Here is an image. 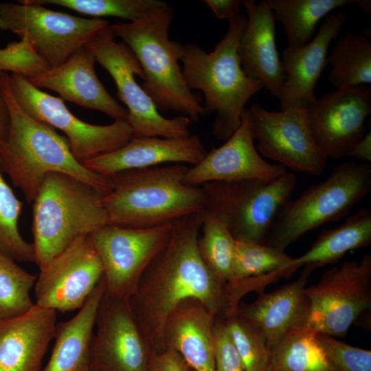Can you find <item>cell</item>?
Here are the masks:
<instances>
[{"label": "cell", "instance_id": "cell-1", "mask_svg": "<svg viewBox=\"0 0 371 371\" xmlns=\"http://www.w3.org/2000/svg\"><path fill=\"white\" fill-rule=\"evenodd\" d=\"M201 212L174 221L170 234L142 274L128 304L153 352L163 350V332L172 311L188 298L200 300L215 317L227 309L225 284L202 259L198 247Z\"/></svg>", "mask_w": 371, "mask_h": 371}, {"label": "cell", "instance_id": "cell-2", "mask_svg": "<svg viewBox=\"0 0 371 371\" xmlns=\"http://www.w3.org/2000/svg\"><path fill=\"white\" fill-rule=\"evenodd\" d=\"M0 90L10 112L7 137L0 142V170L32 204L46 175L60 172L93 186L104 195L111 189L109 177L94 172L79 161L65 136L36 120L15 100L10 75L0 71Z\"/></svg>", "mask_w": 371, "mask_h": 371}, {"label": "cell", "instance_id": "cell-3", "mask_svg": "<svg viewBox=\"0 0 371 371\" xmlns=\"http://www.w3.org/2000/svg\"><path fill=\"white\" fill-rule=\"evenodd\" d=\"M186 164H172L122 171L109 176L111 189L102 198L108 224L149 228L201 212V186L184 182Z\"/></svg>", "mask_w": 371, "mask_h": 371}, {"label": "cell", "instance_id": "cell-4", "mask_svg": "<svg viewBox=\"0 0 371 371\" xmlns=\"http://www.w3.org/2000/svg\"><path fill=\"white\" fill-rule=\"evenodd\" d=\"M247 21L241 14L229 19L226 34L210 53L195 43L182 47L185 82L190 90L203 93L205 114L216 115L212 133L221 140L226 141L236 131L247 102L264 87L261 81L246 75L238 55Z\"/></svg>", "mask_w": 371, "mask_h": 371}, {"label": "cell", "instance_id": "cell-5", "mask_svg": "<svg viewBox=\"0 0 371 371\" xmlns=\"http://www.w3.org/2000/svg\"><path fill=\"white\" fill-rule=\"evenodd\" d=\"M173 10L168 3L135 22L110 25L133 52L144 71L141 85L158 111H173L196 122L205 112L201 97L188 87L181 67V43L170 40Z\"/></svg>", "mask_w": 371, "mask_h": 371}, {"label": "cell", "instance_id": "cell-6", "mask_svg": "<svg viewBox=\"0 0 371 371\" xmlns=\"http://www.w3.org/2000/svg\"><path fill=\"white\" fill-rule=\"evenodd\" d=\"M104 194L70 175H46L32 203L35 263L41 269L77 238L108 225Z\"/></svg>", "mask_w": 371, "mask_h": 371}, {"label": "cell", "instance_id": "cell-7", "mask_svg": "<svg viewBox=\"0 0 371 371\" xmlns=\"http://www.w3.org/2000/svg\"><path fill=\"white\" fill-rule=\"evenodd\" d=\"M371 190V166L346 161L278 212L263 244L284 252L304 234L346 216Z\"/></svg>", "mask_w": 371, "mask_h": 371}, {"label": "cell", "instance_id": "cell-8", "mask_svg": "<svg viewBox=\"0 0 371 371\" xmlns=\"http://www.w3.org/2000/svg\"><path fill=\"white\" fill-rule=\"evenodd\" d=\"M297 182L295 175L289 171L272 181L208 182L201 186L205 194L203 210L222 219L234 239L263 243L278 212L289 199Z\"/></svg>", "mask_w": 371, "mask_h": 371}, {"label": "cell", "instance_id": "cell-9", "mask_svg": "<svg viewBox=\"0 0 371 371\" xmlns=\"http://www.w3.org/2000/svg\"><path fill=\"white\" fill-rule=\"evenodd\" d=\"M85 47L113 79L119 99L128 113V123L133 137H160L178 138L190 135V120L180 115L168 119L163 117L152 100L138 85L135 78H144L136 56L123 42L117 43L110 25L100 30Z\"/></svg>", "mask_w": 371, "mask_h": 371}, {"label": "cell", "instance_id": "cell-10", "mask_svg": "<svg viewBox=\"0 0 371 371\" xmlns=\"http://www.w3.org/2000/svg\"><path fill=\"white\" fill-rule=\"evenodd\" d=\"M108 25L106 20L54 11L29 0L0 3V30L26 38L51 68L63 64Z\"/></svg>", "mask_w": 371, "mask_h": 371}, {"label": "cell", "instance_id": "cell-11", "mask_svg": "<svg viewBox=\"0 0 371 371\" xmlns=\"http://www.w3.org/2000/svg\"><path fill=\"white\" fill-rule=\"evenodd\" d=\"M12 94L30 116L62 131L75 157L81 163L114 151L133 138L127 121L115 120L108 125L82 121L69 111L60 98L54 97L32 85L25 77L11 74Z\"/></svg>", "mask_w": 371, "mask_h": 371}, {"label": "cell", "instance_id": "cell-12", "mask_svg": "<svg viewBox=\"0 0 371 371\" xmlns=\"http://www.w3.org/2000/svg\"><path fill=\"white\" fill-rule=\"evenodd\" d=\"M304 291L310 302L307 327L334 337H344L371 308V255L326 270Z\"/></svg>", "mask_w": 371, "mask_h": 371}, {"label": "cell", "instance_id": "cell-13", "mask_svg": "<svg viewBox=\"0 0 371 371\" xmlns=\"http://www.w3.org/2000/svg\"><path fill=\"white\" fill-rule=\"evenodd\" d=\"M172 224L142 229L108 224L89 235L103 265L106 293L129 300L166 243Z\"/></svg>", "mask_w": 371, "mask_h": 371}, {"label": "cell", "instance_id": "cell-14", "mask_svg": "<svg viewBox=\"0 0 371 371\" xmlns=\"http://www.w3.org/2000/svg\"><path fill=\"white\" fill-rule=\"evenodd\" d=\"M247 112L262 157L295 171L315 176L324 172L327 159L313 137L306 109L270 111L254 104Z\"/></svg>", "mask_w": 371, "mask_h": 371}, {"label": "cell", "instance_id": "cell-15", "mask_svg": "<svg viewBox=\"0 0 371 371\" xmlns=\"http://www.w3.org/2000/svg\"><path fill=\"white\" fill-rule=\"evenodd\" d=\"M40 270L35 304L61 313L81 308L104 276L89 235L77 238Z\"/></svg>", "mask_w": 371, "mask_h": 371}, {"label": "cell", "instance_id": "cell-16", "mask_svg": "<svg viewBox=\"0 0 371 371\" xmlns=\"http://www.w3.org/2000/svg\"><path fill=\"white\" fill-rule=\"evenodd\" d=\"M89 371H149L153 352L128 300L104 292L98 306Z\"/></svg>", "mask_w": 371, "mask_h": 371}, {"label": "cell", "instance_id": "cell-17", "mask_svg": "<svg viewBox=\"0 0 371 371\" xmlns=\"http://www.w3.org/2000/svg\"><path fill=\"white\" fill-rule=\"evenodd\" d=\"M313 137L324 157L340 159L366 134L371 113V89L359 85L323 94L307 109Z\"/></svg>", "mask_w": 371, "mask_h": 371}, {"label": "cell", "instance_id": "cell-18", "mask_svg": "<svg viewBox=\"0 0 371 371\" xmlns=\"http://www.w3.org/2000/svg\"><path fill=\"white\" fill-rule=\"evenodd\" d=\"M286 172L284 166L269 163L258 152L246 108L236 131L222 146L212 148L198 164L188 168L183 181L196 186L250 179L272 181Z\"/></svg>", "mask_w": 371, "mask_h": 371}, {"label": "cell", "instance_id": "cell-19", "mask_svg": "<svg viewBox=\"0 0 371 371\" xmlns=\"http://www.w3.org/2000/svg\"><path fill=\"white\" fill-rule=\"evenodd\" d=\"M303 267L297 280L272 292L258 293L251 303L240 302L234 312L259 333L271 350L291 330L307 327L310 302L304 289L316 267L311 264Z\"/></svg>", "mask_w": 371, "mask_h": 371}, {"label": "cell", "instance_id": "cell-20", "mask_svg": "<svg viewBox=\"0 0 371 371\" xmlns=\"http://www.w3.org/2000/svg\"><path fill=\"white\" fill-rule=\"evenodd\" d=\"M95 61L93 53L83 46L63 64L27 80L38 89L57 92L63 100L100 111L114 121H127V109L107 92L98 78Z\"/></svg>", "mask_w": 371, "mask_h": 371}, {"label": "cell", "instance_id": "cell-21", "mask_svg": "<svg viewBox=\"0 0 371 371\" xmlns=\"http://www.w3.org/2000/svg\"><path fill=\"white\" fill-rule=\"evenodd\" d=\"M346 20L344 12L329 14L309 43L300 47L284 48L282 62L285 80L279 98L280 111L307 109L316 100L315 87L327 65L329 45Z\"/></svg>", "mask_w": 371, "mask_h": 371}, {"label": "cell", "instance_id": "cell-22", "mask_svg": "<svg viewBox=\"0 0 371 371\" xmlns=\"http://www.w3.org/2000/svg\"><path fill=\"white\" fill-rule=\"evenodd\" d=\"M198 135L178 138H132L122 147L84 161L89 170L106 177L163 164H198L207 154Z\"/></svg>", "mask_w": 371, "mask_h": 371}, {"label": "cell", "instance_id": "cell-23", "mask_svg": "<svg viewBox=\"0 0 371 371\" xmlns=\"http://www.w3.org/2000/svg\"><path fill=\"white\" fill-rule=\"evenodd\" d=\"M247 25L240 38L238 55L243 70L249 77L262 82L280 98L285 73L276 43V25L268 0H243Z\"/></svg>", "mask_w": 371, "mask_h": 371}, {"label": "cell", "instance_id": "cell-24", "mask_svg": "<svg viewBox=\"0 0 371 371\" xmlns=\"http://www.w3.org/2000/svg\"><path fill=\"white\" fill-rule=\"evenodd\" d=\"M56 319V311L36 304L20 316L0 319V371H42Z\"/></svg>", "mask_w": 371, "mask_h": 371}, {"label": "cell", "instance_id": "cell-25", "mask_svg": "<svg viewBox=\"0 0 371 371\" xmlns=\"http://www.w3.org/2000/svg\"><path fill=\"white\" fill-rule=\"evenodd\" d=\"M215 319L200 300H184L166 322L163 350L177 351L194 371H216L212 336Z\"/></svg>", "mask_w": 371, "mask_h": 371}, {"label": "cell", "instance_id": "cell-26", "mask_svg": "<svg viewBox=\"0 0 371 371\" xmlns=\"http://www.w3.org/2000/svg\"><path fill=\"white\" fill-rule=\"evenodd\" d=\"M105 290L103 277L79 312L71 319L56 324L54 348L42 371H89L93 329Z\"/></svg>", "mask_w": 371, "mask_h": 371}, {"label": "cell", "instance_id": "cell-27", "mask_svg": "<svg viewBox=\"0 0 371 371\" xmlns=\"http://www.w3.org/2000/svg\"><path fill=\"white\" fill-rule=\"evenodd\" d=\"M371 243V210L360 208L341 225L322 230L310 249L297 258H292L286 267L293 274L307 264L321 267L334 264L349 251Z\"/></svg>", "mask_w": 371, "mask_h": 371}, {"label": "cell", "instance_id": "cell-28", "mask_svg": "<svg viewBox=\"0 0 371 371\" xmlns=\"http://www.w3.org/2000/svg\"><path fill=\"white\" fill-rule=\"evenodd\" d=\"M355 0H268L275 21L282 24L287 47H300L313 38L317 23L335 9Z\"/></svg>", "mask_w": 371, "mask_h": 371}, {"label": "cell", "instance_id": "cell-29", "mask_svg": "<svg viewBox=\"0 0 371 371\" xmlns=\"http://www.w3.org/2000/svg\"><path fill=\"white\" fill-rule=\"evenodd\" d=\"M328 80L336 89L371 82L370 36L350 32L340 36L327 56Z\"/></svg>", "mask_w": 371, "mask_h": 371}, {"label": "cell", "instance_id": "cell-30", "mask_svg": "<svg viewBox=\"0 0 371 371\" xmlns=\"http://www.w3.org/2000/svg\"><path fill=\"white\" fill-rule=\"evenodd\" d=\"M309 327L295 328L271 350L269 371H339Z\"/></svg>", "mask_w": 371, "mask_h": 371}, {"label": "cell", "instance_id": "cell-31", "mask_svg": "<svg viewBox=\"0 0 371 371\" xmlns=\"http://www.w3.org/2000/svg\"><path fill=\"white\" fill-rule=\"evenodd\" d=\"M201 218L202 235L198 239L199 253L206 265L227 288L236 281L232 272L235 239L225 223L216 214L203 210Z\"/></svg>", "mask_w": 371, "mask_h": 371}, {"label": "cell", "instance_id": "cell-32", "mask_svg": "<svg viewBox=\"0 0 371 371\" xmlns=\"http://www.w3.org/2000/svg\"><path fill=\"white\" fill-rule=\"evenodd\" d=\"M22 206L0 170V253L15 261L35 262L33 243L24 240L18 226Z\"/></svg>", "mask_w": 371, "mask_h": 371}, {"label": "cell", "instance_id": "cell-33", "mask_svg": "<svg viewBox=\"0 0 371 371\" xmlns=\"http://www.w3.org/2000/svg\"><path fill=\"white\" fill-rule=\"evenodd\" d=\"M36 278L15 260L0 253V319L20 316L34 306L30 291Z\"/></svg>", "mask_w": 371, "mask_h": 371}, {"label": "cell", "instance_id": "cell-34", "mask_svg": "<svg viewBox=\"0 0 371 371\" xmlns=\"http://www.w3.org/2000/svg\"><path fill=\"white\" fill-rule=\"evenodd\" d=\"M291 259L263 243L235 239L232 272L237 280L259 277L286 267Z\"/></svg>", "mask_w": 371, "mask_h": 371}, {"label": "cell", "instance_id": "cell-35", "mask_svg": "<svg viewBox=\"0 0 371 371\" xmlns=\"http://www.w3.org/2000/svg\"><path fill=\"white\" fill-rule=\"evenodd\" d=\"M40 5H55L93 16H115L135 22L164 6L160 0H29Z\"/></svg>", "mask_w": 371, "mask_h": 371}, {"label": "cell", "instance_id": "cell-36", "mask_svg": "<svg viewBox=\"0 0 371 371\" xmlns=\"http://www.w3.org/2000/svg\"><path fill=\"white\" fill-rule=\"evenodd\" d=\"M223 317L245 371H269L271 350L259 333L235 313Z\"/></svg>", "mask_w": 371, "mask_h": 371}, {"label": "cell", "instance_id": "cell-37", "mask_svg": "<svg viewBox=\"0 0 371 371\" xmlns=\"http://www.w3.org/2000/svg\"><path fill=\"white\" fill-rule=\"evenodd\" d=\"M50 68L26 38L10 42L0 49V71H11L27 78Z\"/></svg>", "mask_w": 371, "mask_h": 371}, {"label": "cell", "instance_id": "cell-38", "mask_svg": "<svg viewBox=\"0 0 371 371\" xmlns=\"http://www.w3.org/2000/svg\"><path fill=\"white\" fill-rule=\"evenodd\" d=\"M317 339L339 371H371V350L352 346L335 337L317 333Z\"/></svg>", "mask_w": 371, "mask_h": 371}, {"label": "cell", "instance_id": "cell-39", "mask_svg": "<svg viewBox=\"0 0 371 371\" xmlns=\"http://www.w3.org/2000/svg\"><path fill=\"white\" fill-rule=\"evenodd\" d=\"M216 371H245L242 360L229 336L223 317H216L213 326Z\"/></svg>", "mask_w": 371, "mask_h": 371}, {"label": "cell", "instance_id": "cell-40", "mask_svg": "<svg viewBox=\"0 0 371 371\" xmlns=\"http://www.w3.org/2000/svg\"><path fill=\"white\" fill-rule=\"evenodd\" d=\"M149 371H194L177 351L165 348L154 352Z\"/></svg>", "mask_w": 371, "mask_h": 371}, {"label": "cell", "instance_id": "cell-41", "mask_svg": "<svg viewBox=\"0 0 371 371\" xmlns=\"http://www.w3.org/2000/svg\"><path fill=\"white\" fill-rule=\"evenodd\" d=\"M218 19H230L240 14L243 1L240 0H204Z\"/></svg>", "mask_w": 371, "mask_h": 371}, {"label": "cell", "instance_id": "cell-42", "mask_svg": "<svg viewBox=\"0 0 371 371\" xmlns=\"http://www.w3.org/2000/svg\"><path fill=\"white\" fill-rule=\"evenodd\" d=\"M346 157H351L367 162L371 161L370 130L350 148Z\"/></svg>", "mask_w": 371, "mask_h": 371}, {"label": "cell", "instance_id": "cell-43", "mask_svg": "<svg viewBox=\"0 0 371 371\" xmlns=\"http://www.w3.org/2000/svg\"><path fill=\"white\" fill-rule=\"evenodd\" d=\"M10 122L9 109L0 90V142L8 136Z\"/></svg>", "mask_w": 371, "mask_h": 371}, {"label": "cell", "instance_id": "cell-44", "mask_svg": "<svg viewBox=\"0 0 371 371\" xmlns=\"http://www.w3.org/2000/svg\"><path fill=\"white\" fill-rule=\"evenodd\" d=\"M355 3H357L367 14H370L371 1L370 0H355Z\"/></svg>", "mask_w": 371, "mask_h": 371}]
</instances>
